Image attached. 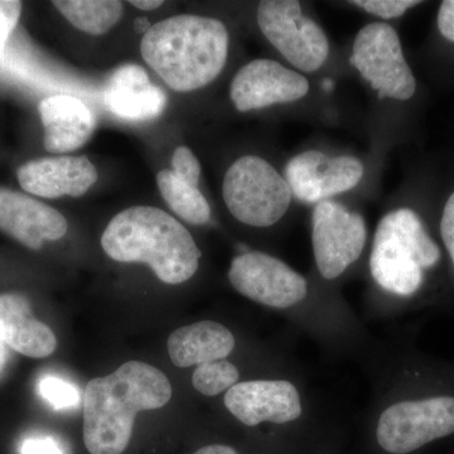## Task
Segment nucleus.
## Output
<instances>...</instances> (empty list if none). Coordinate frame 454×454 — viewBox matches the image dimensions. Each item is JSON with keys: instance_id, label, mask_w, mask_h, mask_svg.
<instances>
[{"instance_id": "4", "label": "nucleus", "mask_w": 454, "mask_h": 454, "mask_svg": "<svg viewBox=\"0 0 454 454\" xmlns=\"http://www.w3.org/2000/svg\"><path fill=\"white\" fill-rule=\"evenodd\" d=\"M442 252L423 221L411 208L385 215L373 238L370 270L385 291L413 298L426 286L427 273L437 268Z\"/></svg>"}, {"instance_id": "27", "label": "nucleus", "mask_w": 454, "mask_h": 454, "mask_svg": "<svg viewBox=\"0 0 454 454\" xmlns=\"http://www.w3.org/2000/svg\"><path fill=\"white\" fill-rule=\"evenodd\" d=\"M439 230H441L442 240H443L454 269V193L448 199L446 206H444Z\"/></svg>"}, {"instance_id": "29", "label": "nucleus", "mask_w": 454, "mask_h": 454, "mask_svg": "<svg viewBox=\"0 0 454 454\" xmlns=\"http://www.w3.org/2000/svg\"><path fill=\"white\" fill-rule=\"evenodd\" d=\"M193 454H238L234 448L223 446V444H212V446L203 447Z\"/></svg>"}, {"instance_id": "28", "label": "nucleus", "mask_w": 454, "mask_h": 454, "mask_svg": "<svg viewBox=\"0 0 454 454\" xmlns=\"http://www.w3.org/2000/svg\"><path fill=\"white\" fill-rule=\"evenodd\" d=\"M438 28L446 40L454 43V0L442 3L438 13Z\"/></svg>"}, {"instance_id": "10", "label": "nucleus", "mask_w": 454, "mask_h": 454, "mask_svg": "<svg viewBox=\"0 0 454 454\" xmlns=\"http://www.w3.org/2000/svg\"><path fill=\"white\" fill-rule=\"evenodd\" d=\"M364 164L355 157H330L319 151L295 155L286 168L293 195L304 202H321L356 187L364 177Z\"/></svg>"}, {"instance_id": "1", "label": "nucleus", "mask_w": 454, "mask_h": 454, "mask_svg": "<svg viewBox=\"0 0 454 454\" xmlns=\"http://www.w3.org/2000/svg\"><path fill=\"white\" fill-rule=\"evenodd\" d=\"M170 397L168 378L142 361H128L110 375L90 380L83 394V442L89 452H124L137 414L163 408Z\"/></svg>"}, {"instance_id": "19", "label": "nucleus", "mask_w": 454, "mask_h": 454, "mask_svg": "<svg viewBox=\"0 0 454 454\" xmlns=\"http://www.w3.org/2000/svg\"><path fill=\"white\" fill-rule=\"evenodd\" d=\"M53 5L71 25L89 35H104L122 17V3L115 0H57Z\"/></svg>"}, {"instance_id": "14", "label": "nucleus", "mask_w": 454, "mask_h": 454, "mask_svg": "<svg viewBox=\"0 0 454 454\" xmlns=\"http://www.w3.org/2000/svg\"><path fill=\"white\" fill-rule=\"evenodd\" d=\"M20 187L44 199L80 197L97 184L98 175L88 157L40 158L23 164L17 173Z\"/></svg>"}, {"instance_id": "22", "label": "nucleus", "mask_w": 454, "mask_h": 454, "mask_svg": "<svg viewBox=\"0 0 454 454\" xmlns=\"http://www.w3.org/2000/svg\"><path fill=\"white\" fill-rule=\"evenodd\" d=\"M38 391L41 396L55 409L74 408L80 402L77 387L57 376L47 375L41 379Z\"/></svg>"}, {"instance_id": "30", "label": "nucleus", "mask_w": 454, "mask_h": 454, "mask_svg": "<svg viewBox=\"0 0 454 454\" xmlns=\"http://www.w3.org/2000/svg\"><path fill=\"white\" fill-rule=\"evenodd\" d=\"M131 5L140 9V11H154V9L160 8L163 5V2L160 0H131Z\"/></svg>"}, {"instance_id": "2", "label": "nucleus", "mask_w": 454, "mask_h": 454, "mask_svg": "<svg viewBox=\"0 0 454 454\" xmlns=\"http://www.w3.org/2000/svg\"><path fill=\"white\" fill-rule=\"evenodd\" d=\"M140 51L170 89L193 91L214 82L225 67L229 33L215 18L182 14L152 26Z\"/></svg>"}, {"instance_id": "21", "label": "nucleus", "mask_w": 454, "mask_h": 454, "mask_svg": "<svg viewBox=\"0 0 454 454\" xmlns=\"http://www.w3.org/2000/svg\"><path fill=\"white\" fill-rule=\"evenodd\" d=\"M238 367L226 360L211 361L197 366L192 375L193 387L202 395L216 396L238 384Z\"/></svg>"}, {"instance_id": "16", "label": "nucleus", "mask_w": 454, "mask_h": 454, "mask_svg": "<svg viewBox=\"0 0 454 454\" xmlns=\"http://www.w3.org/2000/svg\"><path fill=\"white\" fill-rule=\"evenodd\" d=\"M44 128L43 145L50 153H68L91 138L97 118L80 98L53 95L38 106Z\"/></svg>"}, {"instance_id": "12", "label": "nucleus", "mask_w": 454, "mask_h": 454, "mask_svg": "<svg viewBox=\"0 0 454 454\" xmlns=\"http://www.w3.org/2000/svg\"><path fill=\"white\" fill-rule=\"evenodd\" d=\"M225 406L247 427L294 422L301 415L300 391L286 380L238 382L227 390Z\"/></svg>"}, {"instance_id": "26", "label": "nucleus", "mask_w": 454, "mask_h": 454, "mask_svg": "<svg viewBox=\"0 0 454 454\" xmlns=\"http://www.w3.org/2000/svg\"><path fill=\"white\" fill-rule=\"evenodd\" d=\"M20 454H66L64 448L49 435H37L25 439L20 444Z\"/></svg>"}, {"instance_id": "6", "label": "nucleus", "mask_w": 454, "mask_h": 454, "mask_svg": "<svg viewBox=\"0 0 454 454\" xmlns=\"http://www.w3.org/2000/svg\"><path fill=\"white\" fill-rule=\"evenodd\" d=\"M349 64L380 98L409 100L414 97L417 82L395 29L387 23H370L355 38Z\"/></svg>"}, {"instance_id": "7", "label": "nucleus", "mask_w": 454, "mask_h": 454, "mask_svg": "<svg viewBox=\"0 0 454 454\" xmlns=\"http://www.w3.org/2000/svg\"><path fill=\"white\" fill-rule=\"evenodd\" d=\"M258 25L286 61L304 73H315L330 53L327 35L301 13L297 0H265L259 4Z\"/></svg>"}, {"instance_id": "13", "label": "nucleus", "mask_w": 454, "mask_h": 454, "mask_svg": "<svg viewBox=\"0 0 454 454\" xmlns=\"http://www.w3.org/2000/svg\"><path fill=\"white\" fill-rule=\"evenodd\" d=\"M68 225L64 215L37 200L0 188V231L32 250L44 241L64 238Z\"/></svg>"}, {"instance_id": "18", "label": "nucleus", "mask_w": 454, "mask_h": 454, "mask_svg": "<svg viewBox=\"0 0 454 454\" xmlns=\"http://www.w3.org/2000/svg\"><path fill=\"white\" fill-rule=\"evenodd\" d=\"M167 346L173 365L199 366L229 356L234 351L235 337L219 322L201 321L176 330Z\"/></svg>"}, {"instance_id": "5", "label": "nucleus", "mask_w": 454, "mask_h": 454, "mask_svg": "<svg viewBox=\"0 0 454 454\" xmlns=\"http://www.w3.org/2000/svg\"><path fill=\"white\" fill-rule=\"evenodd\" d=\"M223 196L236 220L268 227L288 211L293 193L286 179L270 163L256 155H245L227 169Z\"/></svg>"}, {"instance_id": "20", "label": "nucleus", "mask_w": 454, "mask_h": 454, "mask_svg": "<svg viewBox=\"0 0 454 454\" xmlns=\"http://www.w3.org/2000/svg\"><path fill=\"white\" fill-rule=\"evenodd\" d=\"M157 184L164 201L181 219L192 225H205L210 221V205L199 188L182 181L172 169L160 170Z\"/></svg>"}, {"instance_id": "11", "label": "nucleus", "mask_w": 454, "mask_h": 454, "mask_svg": "<svg viewBox=\"0 0 454 454\" xmlns=\"http://www.w3.org/2000/svg\"><path fill=\"white\" fill-rule=\"evenodd\" d=\"M309 82L303 74L273 59H254L240 68L230 88V97L241 113L274 104L293 103L306 97Z\"/></svg>"}, {"instance_id": "24", "label": "nucleus", "mask_w": 454, "mask_h": 454, "mask_svg": "<svg viewBox=\"0 0 454 454\" xmlns=\"http://www.w3.org/2000/svg\"><path fill=\"white\" fill-rule=\"evenodd\" d=\"M352 4L363 8L367 13L373 16L391 20L403 16L408 9L420 4V2L414 0H355Z\"/></svg>"}, {"instance_id": "15", "label": "nucleus", "mask_w": 454, "mask_h": 454, "mask_svg": "<svg viewBox=\"0 0 454 454\" xmlns=\"http://www.w3.org/2000/svg\"><path fill=\"white\" fill-rule=\"evenodd\" d=\"M104 101L113 115L129 121H152L167 106L163 90L149 80L145 68L133 64L114 71L107 80Z\"/></svg>"}, {"instance_id": "17", "label": "nucleus", "mask_w": 454, "mask_h": 454, "mask_svg": "<svg viewBox=\"0 0 454 454\" xmlns=\"http://www.w3.org/2000/svg\"><path fill=\"white\" fill-rule=\"evenodd\" d=\"M0 340L31 358L49 357L57 348L56 334L32 316L29 301L16 293L0 294Z\"/></svg>"}, {"instance_id": "9", "label": "nucleus", "mask_w": 454, "mask_h": 454, "mask_svg": "<svg viewBox=\"0 0 454 454\" xmlns=\"http://www.w3.org/2000/svg\"><path fill=\"white\" fill-rule=\"evenodd\" d=\"M229 279L244 297L271 309L297 306L309 293L300 273L265 253L247 252L232 260Z\"/></svg>"}, {"instance_id": "31", "label": "nucleus", "mask_w": 454, "mask_h": 454, "mask_svg": "<svg viewBox=\"0 0 454 454\" xmlns=\"http://www.w3.org/2000/svg\"><path fill=\"white\" fill-rule=\"evenodd\" d=\"M136 26V31L138 33H145L148 32V29L151 28V25H149L148 20L146 18H138L134 23Z\"/></svg>"}, {"instance_id": "8", "label": "nucleus", "mask_w": 454, "mask_h": 454, "mask_svg": "<svg viewBox=\"0 0 454 454\" xmlns=\"http://www.w3.org/2000/svg\"><path fill=\"white\" fill-rule=\"evenodd\" d=\"M366 243V223L339 202H318L312 215V245L317 268L325 279L339 278L354 264Z\"/></svg>"}, {"instance_id": "23", "label": "nucleus", "mask_w": 454, "mask_h": 454, "mask_svg": "<svg viewBox=\"0 0 454 454\" xmlns=\"http://www.w3.org/2000/svg\"><path fill=\"white\" fill-rule=\"evenodd\" d=\"M172 172L182 181L197 187L201 177V164L190 148L181 145L173 153Z\"/></svg>"}, {"instance_id": "32", "label": "nucleus", "mask_w": 454, "mask_h": 454, "mask_svg": "<svg viewBox=\"0 0 454 454\" xmlns=\"http://www.w3.org/2000/svg\"><path fill=\"white\" fill-rule=\"evenodd\" d=\"M334 83L333 80L327 79L322 82V89L325 90V91H331L333 89Z\"/></svg>"}, {"instance_id": "25", "label": "nucleus", "mask_w": 454, "mask_h": 454, "mask_svg": "<svg viewBox=\"0 0 454 454\" xmlns=\"http://www.w3.org/2000/svg\"><path fill=\"white\" fill-rule=\"evenodd\" d=\"M22 12V3L16 0H0V56L4 51L9 35L16 28Z\"/></svg>"}, {"instance_id": "3", "label": "nucleus", "mask_w": 454, "mask_h": 454, "mask_svg": "<svg viewBox=\"0 0 454 454\" xmlns=\"http://www.w3.org/2000/svg\"><path fill=\"white\" fill-rule=\"evenodd\" d=\"M115 262H145L163 283L181 284L195 276L201 252L186 227L166 211L134 206L116 215L101 236Z\"/></svg>"}]
</instances>
